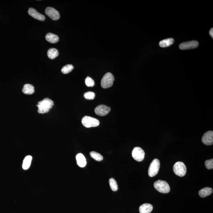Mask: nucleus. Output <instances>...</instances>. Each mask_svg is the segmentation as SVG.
Here are the masks:
<instances>
[{"instance_id":"9d476101","label":"nucleus","mask_w":213,"mask_h":213,"mask_svg":"<svg viewBox=\"0 0 213 213\" xmlns=\"http://www.w3.org/2000/svg\"><path fill=\"white\" fill-rule=\"evenodd\" d=\"M198 46V43L197 41H191L183 42L179 46V48L181 50L193 49L197 48Z\"/></svg>"},{"instance_id":"4468645a","label":"nucleus","mask_w":213,"mask_h":213,"mask_svg":"<svg viewBox=\"0 0 213 213\" xmlns=\"http://www.w3.org/2000/svg\"><path fill=\"white\" fill-rule=\"evenodd\" d=\"M46 39L48 42L52 44H55L59 41V37L57 35L52 33H48L46 34Z\"/></svg>"},{"instance_id":"5701e85b","label":"nucleus","mask_w":213,"mask_h":213,"mask_svg":"<svg viewBox=\"0 0 213 213\" xmlns=\"http://www.w3.org/2000/svg\"><path fill=\"white\" fill-rule=\"evenodd\" d=\"M73 68L74 67L72 65H67L63 67V68H62L61 71L63 73L66 74L71 72L73 69Z\"/></svg>"},{"instance_id":"a211bd4d","label":"nucleus","mask_w":213,"mask_h":213,"mask_svg":"<svg viewBox=\"0 0 213 213\" xmlns=\"http://www.w3.org/2000/svg\"><path fill=\"white\" fill-rule=\"evenodd\" d=\"M47 55L50 59H54L59 55V51L55 48H50L47 51Z\"/></svg>"},{"instance_id":"f8f14e48","label":"nucleus","mask_w":213,"mask_h":213,"mask_svg":"<svg viewBox=\"0 0 213 213\" xmlns=\"http://www.w3.org/2000/svg\"><path fill=\"white\" fill-rule=\"evenodd\" d=\"M28 14L34 19L40 21H44L46 19L44 15L40 14L34 8H30L28 9Z\"/></svg>"},{"instance_id":"412c9836","label":"nucleus","mask_w":213,"mask_h":213,"mask_svg":"<svg viewBox=\"0 0 213 213\" xmlns=\"http://www.w3.org/2000/svg\"><path fill=\"white\" fill-rule=\"evenodd\" d=\"M90 154L92 158L97 161H100L103 159V157L102 155L97 152L92 151L90 152Z\"/></svg>"},{"instance_id":"2eb2a0df","label":"nucleus","mask_w":213,"mask_h":213,"mask_svg":"<svg viewBox=\"0 0 213 213\" xmlns=\"http://www.w3.org/2000/svg\"><path fill=\"white\" fill-rule=\"evenodd\" d=\"M153 210V206L151 204L145 203L140 206V213H150Z\"/></svg>"},{"instance_id":"dca6fc26","label":"nucleus","mask_w":213,"mask_h":213,"mask_svg":"<svg viewBox=\"0 0 213 213\" xmlns=\"http://www.w3.org/2000/svg\"><path fill=\"white\" fill-rule=\"evenodd\" d=\"M213 193V189L209 187L204 188L201 189L198 192V194L202 198H204L210 196Z\"/></svg>"},{"instance_id":"aec40b11","label":"nucleus","mask_w":213,"mask_h":213,"mask_svg":"<svg viewBox=\"0 0 213 213\" xmlns=\"http://www.w3.org/2000/svg\"><path fill=\"white\" fill-rule=\"evenodd\" d=\"M174 40L172 38L165 39L159 43V46L161 47H166L171 46L173 44Z\"/></svg>"},{"instance_id":"0eeeda50","label":"nucleus","mask_w":213,"mask_h":213,"mask_svg":"<svg viewBox=\"0 0 213 213\" xmlns=\"http://www.w3.org/2000/svg\"><path fill=\"white\" fill-rule=\"evenodd\" d=\"M132 156L134 159L137 161H141L145 158V152L141 148L136 147L134 148L133 150Z\"/></svg>"},{"instance_id":"393cba45","label":"nucleus","mask_w":213,"mask_h":213,"mask_svg":"<svg viewBox=\"0 0 213 213\" xmlns=\"http://www.w3.org/2000/svg\"><path fill=\"white\" fill-rule=\"evenodd\" d=\"M95 94L92 92H88L84 94V97L86 99L92 100L95 98Z\"/></svg>"},{"instance_id":"a878e982","label":"nucleus","mask_w":213,"mask_h":213,"mask_svg":"<svg viewBox=\"0 0 213 213\" xmlns=\"http://www.w3.org/2000/svg\"><path fill=\"white\" fill-rule=\"evenodd\" d=\"M205 165L206 167L208 169H213V159H212L206 161Z\"/></svg>"},{"instance_id":"20e7f679","label":"nucleus","mask_w":213,"mask_h":213,"mask_svg":"<svg viewBox=\"0 0 213 213\" xmlns=\"http://www.w3.org/2000/svg\"><path fill=\"white\" fill-rule=\"evenodd\" d=\"M81 122L83 125L87 128L98 126L100 124V121L97 119L87 116L82 118Z\"/></svg>"},{"instance_id":"f03ea898","label":"nucleus","mask_w":213,"mask_h":213,"mask_svg":"<svg viewBox=\"0 0 213 213\" xmlns=\"http://www.w3.org/2000/svg\"><path fill=\"white\" fill-rule=\"evenodd\" d=\"M115 77L110 73L108 72L103 76L101 81V86L103 89H107L112 86Z\"/></svg>"},{"instance_id":"6ab92c4d","label":"nucleus","mask_w":213,"mask_h":213,"mask_svg":"<svg viewBox=\"0 0 213 213\" xmlns=\"http://www.w3.org/2000/svg\"><path fill=\"white\" fill-rule=\"evenodd\" d=\"M32 160V157L31 156H27L24 159L23 163L22 168L23 169L27 170L31 166Z\"/></svg>"},{"instance_id":"bb28decb","label":"nucleus","mask_w":213,"mask_h":213,"mask_svg":"<svg viewBox=\"0 0 213 213\" xmlns=\"http://www.w3.org/2000/svg\"><path fill=\"white\" fill-rule=\"evenodd\" d=\"M209 34H210V35L211 36L212 38H213V28H212L211 29H210V32H209Z\"/></svg>"},{"instance_id":"f3484780","label":"nucleus","mask_w":213,"mask_h":213,"mask_svg":"<svg viewBox=\"0 0 213 213\" xmlns=\"http://www.w3.org/2000/svg\"><path fill=\"white\" fill-rule=\"evenodd\" d=\"M22 91L25 95H32L34 92V88L32 84H26L24 85Z\"/></svg>"},{"instance_id":"39448f33","label":"nucleus","mask_w":213,"mask_h":213,"mask_svg":"<svg viewBox=\"0 0 213 213\" xmlns=\"http://www.w3.org/2000/svg\"><path fill=\"white\" fill-rule=\"evenodd\" d=\"M173 171L177 175L183 177L186 174L187 168L184 163L181 161L176 162L173 166Z\"/></svg>"},{"instance_id":"4be33fe9","label":"nucleus","mask_w":213,"mask_h":213,"mask_svg":"<svg viewBox=\"0 0 213 213\" xmlns=\"http://www.w3.org/2000/svg\"><path fill=\"white\" fill-rule=\"evenodd\" d=\"M109 185L112 190L114 191H117L118 190V186L116 181L113 178H111L109 180Z\"/></svg>"},{"instance_id":"423d86ee","label":"nucleus","mask_w":213,"mask_h":213,"mask_svg":"<svg viewBox=\"0 0 213 213\" xmlns=\"http://www.w3.org/2000/svg\"><path fill=\"white\" fill-rule=\"evenodd\" d=\"M160 163L157 159H153L149 167L148 174L149 177H152L155 176L159 172L160 168Z\"/></svg>"},{"instance_id":"1a4fd4ad","label":"nucleus","mask_w":213,"mask_h":213,"mask_svg":"<svg viewBox=\"0 0 213 213\" xmlns=\"http://www.w3.org/2000/svg\"><path fill=\"white\" fill-rule=\"evenodd\" d=\"M110 110V108L104 105L97 106L95 109V113L100 116H105L108 115Z\"/></svg>"},{"instance_id":"f257e3e1","label":"nucleus","mask_w":213,"mask_h":213,"mask_svg":"<svg viewBox=\"0 0 213 213\" xmlns=\"http://www.w3.org/2000/svg\"><path fill=\"white\" fill-rule=\"evenodd\" d=\"M54 105V102L50 99L46 98L38 102L37 106L39 113L44 114L48 113Z\"/></svg>"},{"instance_id":"9b49d317","label":"nucleus","mask_w":213,"mask_h":213,"mask_svg":"<svg viewBox=\"0 0 213 213\" xmlns=\"http://www.w3.org/2000/svg\"><path fill=\"white\" fill-rule=\"evenodd\" d=\"M202 142L204 145H211L213 144V132L209 131L204 134L202 138Z\"/></svg>"},{"instance_id":"6e6552de","label":"nucleus","mask_w":213,"mask_h":213,"mask_svg":"<svg viewBox=\"0 0 213 213\" xmlns=\"http://www.w3.org/2000/svg\"><path fill=\"white\" fill-rule=\"evenodd\" d=\"M45 13L47 16L54 21H57L60 17L59 12L52 7H47L45 10Z\"/></svg>"},{"instance_id":"7ed1b4c3","label":"nucleus","mask_w":213,"mask_h":213,"mask_svg":"<svg viewBox=\"0 0 213 213\" xmlns=\"http://www.w3.org/2000/svg\"><path fill=\"white\" fill-rule=\"evenodd\" d=\"M155 188L159 192L163 193H167L170 191L169 184L165 181L158 180L154 183Z\"/></svg>"},{"instance_id":"b1692460","label":"nucleus","mask_w":213,"mask_h":213,"mask_svg":"<svg viewBox=\"0 0 213 213\" xmlns=\"http://www.w3.org/2000/svg\"><path fill=\"white\" fill-rule=\"evenodd\" d=\"M86 85L88 87H93L95 85V81L91 77H87L85 80Z\"/></svg>"},{"instance_id":"ddd939ff","label":"nucleus","mask_w":213,"mask_h":213,"mask_svg":"<svg viewBox=\"0 0 213 213\" xmlns=\"http://www.w3.org/2000/svg\"><path fill=\"white\" fill-rule=\"evenodd\" d=\"M77 165L81 167H84L87 164L86 159L84 156L81 153H79L76 156Z\"/></svg>"}]
</instances>
